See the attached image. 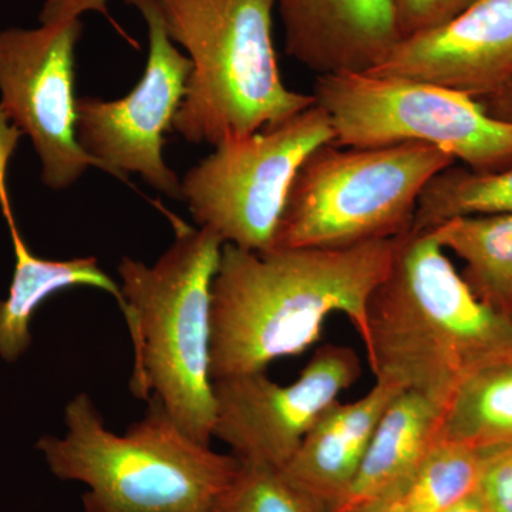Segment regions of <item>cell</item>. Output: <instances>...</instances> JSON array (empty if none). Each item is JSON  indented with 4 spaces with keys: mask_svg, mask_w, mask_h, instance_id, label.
<instances>
[{
    "mask_svg": "<svg viewBox=\"0 0 512 512\" xmlns=\"http://www.w3.org/2000/svg\"><path fill=\"white\" fill-rule=\"evenodd\" d=\"M397 239L266 252L224 244L211 289L212 382L302 355L336 313L365 342L367 308L392 269Z\"/></svg>",
    "mask_w": 512,
    "mask_h": 512,
    "instance_id": "cell-1",
    "label": "cell"
},
{
    "mask_svg": "<svg viewBox=\"0 0 512 512\" xmlns=\"http://www.w3.org/2000/svg\"><path fill=\"white\" fill-rule=\"evenodd\" d=\"M363 343L376 379L444 410L471 377L512 362V316L474 295L430 232H409L370 299Z\"/></svg>",
    "mask_w": 512,
    "mask_h": 512,
    "instance_id": "cell-2",
    "label": "cell"
},
{
    "mask_svg": "<svg viewBox=\"0 0 512 512\" xmlns=\"http://www.w3.org/2000/svg\"><path fill=\"white\" fill-rule=\"evenodd\" d=\"M177 238L153 265L124 256L120 288L134 349L131 392L157 397L175 423L210 446L211 289L224 242L210 228L177 222Z\"/></svg>",
    "mask_w": 512,
    "mask_h": 512,
    "instance_id": "cell-3",
    "label": "cell"
},
{
    "mask_svg": "<svg viewBox=\"0 0 512 512\" xmlns=\"http://www.w3.org/2000/svg\"><path fill=\"white\" fill-rule=\"evenodd\" d=\"M147 402L143 419L117 434L89 394H76L64 436H43L36 448L53 476L86 485L84 512H212L238 458L185 434L157 397Z\"/></svg>",
    "mask_w": 512,
    "mask_h": 512,
    "instance_id": "cell-4",
    "label": "cell"
},
{
    "mask_svg": "<svg viewBox=\"0 0 512 512\" xmlns=\"http://www.w3.org/2000/svg\"><path fill=\"white\" fill-rule=\"evenodd\" d=\"M165 30L191 60L173 128L217 147L276 126L315 104L282 82L272 25L275 0H157Z\"/></svg>",
    "mask_w": 512,
    "mask_h": 512,
    "instance_id": "cell-5",
    "label": "cell"
},
{
    "mask_svg": "<svg viewBox=\"0 0 512 512\" xmlns=\"http://www.w3.org/2000/svg\"><path fill=\"white\" fill-rule=\"evenodd\" d=\"M453 164L446 151L421 143L322 144L293 178L274 248H340L403 237L421 192Z\"/></svg>",
    "mask_w": 512,
    "mask_h": 512,
    "instance_id": "cell-6",
    "label": "cell"
},
{
    "mask_svg": "<svg viewBox=\"0 0 512 512\" xmlns=\"http://www.w3.org/2000/svg\"><path fill=\"white\" fill-rule=\"evenodd\" d=\"M315 103L328 113L335 143L379 147L421 143L476 171L512 165V124L483 104L439 84L342 73L316 76Z\"/></svg>",
    "mask_w": 512,
    "mask_h": 512,
    "instance_id": "cell-7",
    "label": "cell"
},
{
    "mask_svg": "<svg viewBox=\"0 0 512 512\" xmlns=\"http://www.w3.org/2000/svg\"><path fill=\"white\" fill-rule=\"evenodd\" d=\"M333 140L328 113L315 103L276 126L215 147L185 174L183 200L195 222L224 244L271 251L299 167Z\"/></svg>",
    "mask_w": 512,
    "mask_h": 512,
    "instance_id": "cell-8",
    "label": "cell"
},
{
    "mask_svg": "<svg viewBox=\"0 0 512 512\" xmlns=\"http://www.w3.org/2000/svg\"><path fill=\"white\" fill-rule=\"evenodd\" d=\"M146 20L150 52L140 83L123 99H77L76 134L80 147L100 170L140 174L151 187L183 200L181 181L165 164L164 134L187 92L192 64L165 30L157 0H124Z\"/></svg>",
    "mask_w": 512,
    "mask_h": 512,
    "instance_id": "cell-9",
    "label": "cell"
},
{
    "mask_svg": "<svg viewBox=\"0 0 512 512\" xmlns=\"http://www.w3.org/2000/svg\"><path fill=\"white\" fill-rule=\"evenodd\" d=\"M82 33L80 19L0 30V109L32 140L43 184L53 190L70 187L89 167L99 168L76 134L74 62Z\"/></svg>",
    "mask_w": 512,
    "mask_h": 512,
    "instance_id": "cell-10",
    "label": "cell"
},
{
    "mask_svg": "<svg viewBox=\"0 0 512 512\" xmlns=\"http://www.w3.org/2000/svg\"><path fill=\"white\" fill-rule=\"evenodd\" d=\"M360 375L362 362L355 350L328 343L289 384L276 383L265 372L215 380L212 439L227 444L242 463L279 470Z\"/></svg>",
    "mask_w": 512,
    "mask_h": 512,
    "instance_id": "cell-11",
    "label": "cell"
},
{
    "mask_svg": "<svg viewBox=\"0 0 512 512\" xmlns=\"http://www.w3.org/2000/svg\"><path fill=\"white\" fill-rule=\"evenodd\" d=\"M366 73L493 96L512 82V0H473L441 28L403 39Z\"/></svg>",
    "mask_w": 512,
    "mask_h": 512,
    "instance_id": "cell-12",
    "label": "cell"
},
{
    "mask_svg": "<svg viewBox=\"0 0 512 512\" xmlns=\"http://www.w3.org/2000/svg\"><path fill=\"white\" fill-rule=\"evenodd\" d=\"M289 57L316 76L366 73L402 42L393 0H275Z\"/></svg>",
    "mask_w": 512,
    "mask_h": 512,
    "instance_id": "cell-13",
    "label": "cell"
},
{
    "mask_svg": "<svg viewBox=\"0 0 512 512\" xmlns=\"http://www.w3.org/2000/svg\"><path fill=\"white\" fill-rule=\"evenodd\" d=\"M404 392L399 384L376 379L352 403H333L279 473L313 512H332L348 494L377 424Z\"/></svg>",
    "mask_w": 512,
    "mask_h": 512,
    "instance_id": "cell-14",
    "label": "cell"
},
{
    "mask_svg": "<svg viewBox=\"0 0 512 512\" xmlns=\"http://www.w3.org/2000/svg\"><path fill=\"white\" fill-rule=\"evenodd\" d=\"M443 409L423 394L404 390L390 403L350 485L332 512H359L416 470L440 443Z\"/></svg>",
    "mask_w": 512,
    "mask_h": 512,
    "instance_id": "cell-15",
    "label": "cell"
},
{
    "mask_svg": "<svg viewBox=\"0 0 512 512\" xmlns=\"http://www.w3.org/2000/svg\"><path fill=\"white\" fill-rule=\"evenodd\" d=\"M15 249V272L8 298L0 301V357L13 363L32 343L30 325L40 306L64 289L86 286L109 293L124 318L127 305L120 284L111 279L93 256L53 261L30 251L16 222L8 224Z\"/></svg>",
    "mask_w": 512,
    "mask_h": 512,
    "instance_id": "cell-16",
    "label": "cell"
},
{
    "mask_svg": "<svg viewBox=\"0 0 512 512\" xmlns=\"http://www.w3.org/2000/svg\"><path fill=\"white\" fill-rule=\"evenodd\" d=\"M430 234L463 259L461 276L474 295L512 316V214L451 218Z\"/></svg>",
    "mask_w": 512,
    "mask_h": 512,
    "instance_id": "cell-17",
    "label": "cell"
},
{
    "mask_svg": "<svg viewBox=\"0 0 512 512\" xmlns=\"http://www.w3.org/2000/svg\"><path fill=\"white\" fill-rule=\"evenodd\" d=\"M440 441L490 451L512 446V362L467 380L444 407Z\"/></svg>",
    "mask_w": 512,
    "mask_h": 512,
    "instance_id": "cell-18",
    "label": "cell"
},
{
    "mask_svg": "<svg viewBox=\"0 0 512 512\" xmlns=\"http://www.w3.org/2000/svg\"><path fill=\"white\" fill-rule=\"evenodd\" d=\"M487 451L440 441L402 483L359 512H443L476 493Z\"/></svg>",
    "mask_w": 512,
    "mask_h": 512,
    "instance_id": "cell-19",
    "label": "cell"
},
{
    "mask_svg": "<svg viewBox=\"0 0 512 512\" xmlns=\"http://www.w3.org/2000/svg\"><path fill=\"white\" fill-rule=\"evenodd\" d=\"M491 214H512V165L476 171L453 164L421 192L410 234L430 232L451 218Z\"/></svg>",
    "mask_w": 512,
    "mask_h": 512,
    "instance_id": "cell-20",
    "label": "cell"
},
{
    "mask_svg": "<svg viewBox=\"0 0 512 512\" xmlns=\"http://www.w3.org/2000/svg\"><path fill=\"white\" fill-rule=\"evenodd\" d=\"M212 512H313L276 468L239 461Z\"/></svg>",
    "mask_w": 512,
    "mask_h": 512,
    "instance_id": "cell-21",
    "label": "cell"
},
{
    "mask_svg": "<svg viewBox=\"0 0 512 512\" xmlns=\"http://www.w3.org/2000/svg\"><path fill=\"white\" fill-rule=\"evenodd\" d=\"M471 2L473 0H393L402 40L441 28Z\"/></svg>",
    "mask_w": 512,
    "mask_h": 512,
    "instance_id": "cell-22",
    "label": "cell"
},
{
    "mask_svg": "<svg viewBox=\"0 0 512 512\" xmlns=\"http://www.w3.org/2000/svg\"><path fill=\"white\" fill-rule=\"evenodd\" d=\"M476 493L488 512H512V446L487 451Z\"/></svg>",
    "mask_w": 512,
    "mask_h": 512,
    "instance_id": "cell-23",
    "label": "cell"
},
{
    "mask_svg": "<svg viewBox=\"0 0 512 512\" xmlns=\"http://www.w3.org/2000/svg\"><path fill=\"white\" fill-rule=\"evenodd\" d=\"M107 2L109 0H46L40 13V22L57 23L80 19L86 13H100L111 20Z\"/></svg>",
    "mask_w": 512,
    "mask_h": 512,
    "instance_id": "cell-24",
    "label": "cell"
},
{
    "mask_svg": "<svg viewBox=\"0 0 512 512\" xmlns=\"http://www.w3.org/2000/svg\"><path fill=\"white\" fill-rule=\"evenodd\" d=\"M478 101L483 104L485 111L494 119L512 124V82L493 96Z\"/></svg>",
    "mask_w": 512,
    "mask_h": 512,
    "instance_id": "cell-25",
    "label": "cell"
},
{
    "mask_svg": "<svg viewBox=\"0 0 512 512\" xmlns=\"http://www.w3.org/2000/svg\"><path fill=\"white\" fill-rule=\"evenodd\" d=\"M443 512H488V510L477 493H473L458 503L450 505Z\"/></svg>",
    "mask_w": 512,
    "mask_h": 512,
    "instance_id": "cell-26",
    "label": "cell"
}]
</instances>
